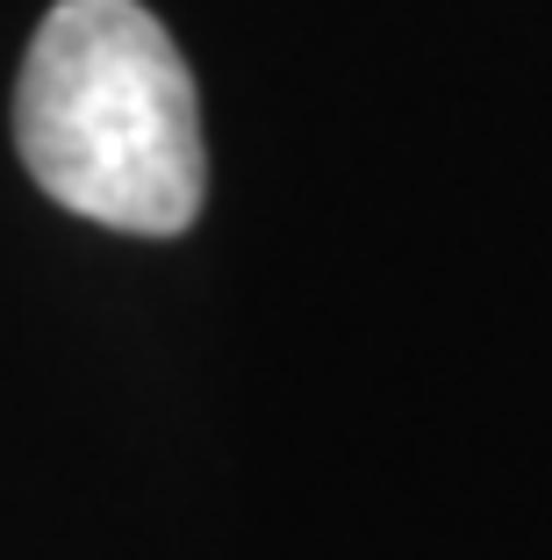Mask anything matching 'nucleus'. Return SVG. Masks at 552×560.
Listing matches in <instances>:
<instances>
[{
    "mask_svg": "<svg viewBox=\"0 0 552 560\" xmlns=\"http://www.w3.org/2000/svg\"><path fill=\"white\" fill-rule=\"evenodd\" d=\"M15 151L58 209L179 237L209 195L195 72L137 0H58L15 80Z\"/></svg>",
    "mask_w": 552,
    "mask_h": 560,
    "instance_id": "f257e3e1",
    "label": "nucleus"
}]
</instances>
